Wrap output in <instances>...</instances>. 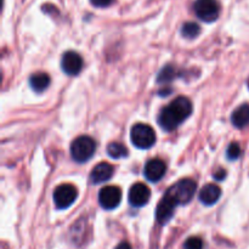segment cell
Segmentation results:
<instances>
[{
    "instance_id": "cell-1",
    "label": "cell",
    "mask_w": 249,
    "mask_h": 249,
    "mask_svg": "<svg viewBox=\"0 0 249 249\" xmlns=\"http://www.w3.org/2000/svg\"><path fill=\"white\" fill-rule=\"evenodd\" d=\"M192 113L191 100L179 96L165 106L158 116V124L165 131H173Z\"/></svg>"
},
{
    "instance_id": "cell-2",
    "label": "cell",
    "mask_w": 249,
    "mask_h": 249,
    "mask_svg": "<svg viewBox=\"0 0 249 249\" xmlns=\"http://www.w3.org/2000/svg\"><path fill=\"white\" fill-rule=\"evenodd\" d=\"M197 185L192 179H182L170 186L167 190L165 195L174 199L177 204H187L192 198H194L195 194H196Z\"/></svg>"
},
{
    "instance_id": "cell-3",
    "label": "cell",
    "mask_w": 249,
    "mask_h": 249,
    "mask_svg": "<svg viewBox=\"0 0 249 249\" xmlns=\"http://www.w3.org/2000/svg\"><path fill=\"white\" fill-rule=\"evenodd\" d=\"M96 151V142L87 135L79 136L71 145V156L77 163H85L94 156Z\"/></svg>"
},
{
    "instance_id": "cell-4",
    "label": "cell",
    "mask_w": 249,
    "mask_h": 249,
    "mask_svg": "<svg viewBox=\"0 0 249 249\" xmlns=\"http://www.w3.org/2000/svg\"><path fill=\"white\" fill-rule=\"evenodd\" d=\"M130 139L135 147L146 150L155 145L156 133L152 126H150L148 124L138 123L131 128Z\"/></svg>"
},
{
    "instance_id": "cell-5",
    "label": "cell",
    "mask_w": 249,
    "mask_h": 249,
    "mask_svg": "<svg viewBox=\"0 0 249 249\" xmlns=\"http://www.w3.org/2000/svg\"><path fill=\"white\" fill-rule=\"evenodd\" d=\"M196 16L204 22H214L220 14V6L216 0H196L194 4Z\"/></svg>"
},
{
    "instance_id": "cell-6",
    "label": "cell",
    "mask_w": 249,
    "mask_h": 249,
    "mask_svg": "<svg viewBox=\"0 0 249 249\" xmlns=\"http://www.w3.org/2000/svg\"><path fill=\"white\" fill-rule=\"evenodd\" d=\"M78 197L75 186L71 184H62L53 191V202L58 209H67L72 206Z\"/></svg>"
},
{
    "instance_id": "cell-7",
    "label": "cell",
    "mask_w": 249,
    "mask_h": 249,
    "mask_svg": "<svg viewBox=\"0 0 249 249\" xmlns=\"http://www.w3.org/2000/svg\"><path fill=\"white\" fill-rule=\"evenodd\" d=\"M122 201V191L117 186H106L99 194V203L104 209L111 211L117 208Z\"/></svg>"
},
{
    "instance_id": "cell-8",
    "label": "cell",
    "mask_w": 249,
    "mask_h": 249,
    "mask_svg": "<svg viewBox=\"0 0 249 249\" xmlns=\"http://www.w3.org/2000/svg\"><path fill=\"white\" fill-rule=\"evenodd\" d=\"M61 67H62L63 72L66 74L74 77L80 73L83 68V58L79 53H74V51H67L65 55L62 56L61 60Z\"/></svg>"
},
{
    "instance_id": "cell-9",
    "label": "cell",
    "mask_w": 249,
    "mask_h": 249,
    "mask_svg": "<svg viewBox=\"0 0 249 249\" xmlns=\"http://www.w3.org/2000/svg\"><path fill=\"white\" fill-rule=\"evenodd\" d=\"M151 191L142 182H136L129 190L128 199L133 207H143L150 201Z\"/></svg>"
},
{
    "instance_id": "cell-10",
    "label": "cell",
    "mask_w": 249,
    "mask_h": 249,
    "mask_svg": "<svg viewBox=\"0 0 249 249\" xmlns=\"http://www.w3.org/2000/svg\"><path fill=\"white\" fill-rule=\"evenodd\" d=\"M177 207V202L170 198L168 195H164L158 203L157 211H156V218H157L158 223L160 225H165V224L169 223V220L174 215V211Z\"/></svg>"
},
{
    "instance_id": "cell-11",
    "label": "cell",
    "mask_w": 249,
    "mask_h": 249,
    "mask_svg": "<svg viewBox=\"0 0 249 249\" xmlns=\"http://www.w3.org/2000/svg\"><path fill=\"white\" fill-rule=\"evenodd\" d=\"M165 172H167V165L160 158L150 160L143 168V175L151 182L160 181L164 177Z\"/></svg>"
},
{
    "instance_id": "cell-12",
    "label": "cell",
    "mask_w": 249,
    "mask_h": 249,
    "mask_svg": "<svg viewBox=\"0 0 249 249\" xmlns=\"http://www.w3.org/2000/svg\"><path fill=\"white\" fill-rule=\"evenodd\" d=\"M114 172L113 165L107 162H101L91 170L90 174V181L92 184H102V182L108 181L112 178Z\"/></svg>"
},
{
    "instance_id": "cell-13",
    "label": "cell",
    "mask_w": 249,
    "mask_h": 249,
    "mask_svg": "<svg viewBox=\"0 0 249 249\" xmlns=\"http://www.w3.org/2000/svg\"><path fill=\"white\" fill-rule=\"evenodd\" d=\"M221 196V189L215 184H208L199 192V201L206 206H213Z\"/></svg>"
},
{
    "instance_id": "cell-14",
    "label": "cell",
    "mask_w": 249,
    "mask_h": 249,
    "mask_svg": "<svg viewBox=\"0 0 249 249\" xmlns=\"http://www.w3.org/2000/svg\"><path fill=\"white\" fill-rule=\"evenodd\" d=\"M231 122H232L233 126L238 129H243L249 125V105L245 104L241 105L240 107L232 112L231 116Z\"/></svg>"
},
{
    "instance_id": "cell-15",
    "label": "cell",
    "mask_w": 249,
    "mask_h": 249,
    "mask_svg": "<svg viewBox=\"0 0 249 249\" xmlns=\"http://www.w3.org/2000/svg\"><path fill=\"white\" fill-rule=\"evenodd\" d=\"M29 85L36 92H43L50 85V75L44 72L34 73L29 78Z\"/></svg>"
},
{
    "instance_id": "cell-16",
    "label": "cell",
    "mask_w": 249,
    "mask_h": 249,
    "mask_svg": "<svg viewBox=\"0 0 249 249\" xmlns=\"http://www.w3.org/2000/svg\"><path fill=\"white\" fill-rule=\"evenodd\" d=\"M107 153L109 157L114 158V160H119V158L128 157V148L124 145L119 142H111L107 147Z\"/></svg>"
},
{
    "instance_id": "cell-17",
    "label": "cell",
    "mask_w": 249,
    "mask_h": 249,
    "mask_svg": "<svg viewBox=\"0 0 249 249\" xmlns=\"http://www.w3.org/2000/svg\"><path fill=\"white\" fill-rule=\"evenodd\" d=\"M175 78H178V71L173 66H165L158 73L157 83L158 84H167V83H170L172 80H174Z\"/></svg>"
},
{
    "instance_id": "cell-18",
    "label": "cell",
    "mask_w": 249,
    "mask_h": 249,
    "mask_svg": "<svg viewBox=\"0 0 249 249\" xmlns=\"http://www.w3.org/2000/svg\"><path fill=\"white\" fill-rule=\"evenodd\" d=\"M199 33H201V27H199L197 23H195V22H186V23L182 24L181 34L184 38H187V39L197 38Z\"/></svg>"
},
{
    "instance_id": "cell-19",
    "label": "cell",
    "mask_w": 249,
    "mask_h": 249,
    "mask_svg": "<svg viewBox=\"0 0 249 249\" xmlns=\"http://www.w3.org/2000/svg\"><path fill=\"white\" fill-rule=\"evenodd\" d=\"M241 156V147L237 142H231L226 150V157L229 160H236Z\"/></svg>"
},
{
    "instance_id": "cell-20",
    "label": "cell",
    "mask_w": 249,
    "mask_h": 249,
    "mask_svg": "<svg viewBox=\"0 0 249 249\" xmlns=\"http://www.w3.org/2000/svg\"><path fill=\"white\" fill-rule=\"evenodd\" d=\"M185 249H203V242L199 237L187 238L184 245Z\"/></svg>"
},
{
    "instance_id": "cell-21",
    "label": "cell",
    "mask_w": 249,
    "mask_h": 249,
    "mask_svg": "<svg viewBox=\"0 0 249 249\" xmlns=\"http://www.w3.org/2000/svg\"><path fill=\"white\" fill-rule=\"evenodd\" d=\"M112 1L113 0H90V2L96 7H107L112 4Z\"/></svg>"
},
{
    "instance_id": "cell-22",
    "label": "cell",
    "mask_w": 249,
    "mask_h": 249,
    "mask_svg": "<svg viewBox=\"0 0 249 249\" xmlns=\"http://www.w3.org/2000/svg\"><path fill=\"white\" fill-rule=\"evenodd\" d=\"M213 177L215 178L218 181H221V180H224L226 178V172L224 169H219V170H216L215 173H214Z\"/></svg>"
},
{
    "instance_id": "cell-23",
    "label": "cell",
    "mask_w": 249,
    "mask_h": 249,
    "mask_svg": "<svg viewBox=\"0 0 249 249\" xmlns=\"http://www.w3.org/2000/svg\"><path fill=\"white\" fill-rule=\"evenodd\" d=\"M116 249H131V246L128 242H122L117 246Z\"/></svg>"
}]
</instances>
